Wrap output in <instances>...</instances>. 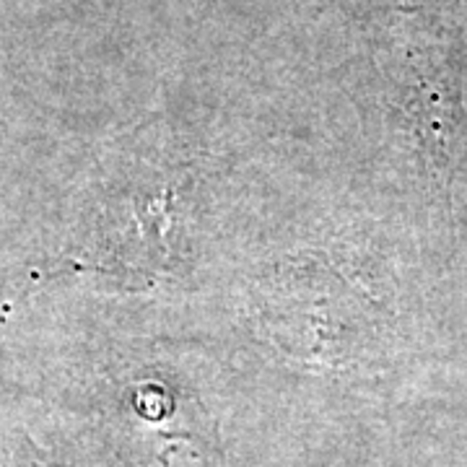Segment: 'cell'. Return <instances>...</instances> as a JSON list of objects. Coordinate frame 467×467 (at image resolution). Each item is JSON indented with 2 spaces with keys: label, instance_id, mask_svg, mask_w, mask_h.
Returning a JSON list of instances; mask_svg holds the SVG:
<instances>
[{
  "label": "cell",
  "instance_id": "obj_1",
  "mask_svg": "<svg viewBox=\"0 0 467 467\" xmlns=\"http://www.w3.org/2000/svg\"><path fill=\"white\" fill-rule=\"evenodd\" d=\"M257 315L275 346L306 361L335 364L353 350L356 296L333 270L309 263L275 270L260 285Z\"/></svg>",
  "mask_w": 467,
  "mask_h": 467
}]
</instances>
